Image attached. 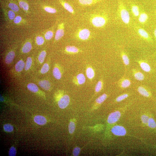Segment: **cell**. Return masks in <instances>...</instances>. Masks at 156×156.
Returning <instances> with one entry per match:
<instances>
[{"instance_id": "6da1fadb", "label": "cell", "mask_w": 156, "mask_h": 156, "mask_svg": "<svg viewBox=\"0 0 156 156\" xmlns=\"http://www.w3.org/2000/svg\"><path fill=\"white\" fill-rule=\"evenodd\" d=\"M118 12L122 22L126 25H129L130 22L129 13L123 2L121 1L119 2Z\"/></svg>"}, {"instance_id": "7a4b0ae2", "label": "cell", "mask_w": 156, "mask_h": 156, "mask_svg": "<svg viewBox=\"0 0 156 156\" xmlns=\"http://www.w3.org/2000/svg\"><path fill=\"white\" fill-rule=\"evenodd\" d=\"M92 22L95 27H102L106 24V20L103 17L98 16L95 17L92 19Z\"/></svg>"}, {"instance_id": "3957f363", "label": "cell", "mask_w": 156, "mask_h": 156, "mask_svg": "<svg viewBox=\"0 0 156 156\" xmlns=\"http://www.w3.org/2000/svg\"><path fill=\"white\" fill-rule=\"evenodd\" d=\"M137 32L141 38L148 41H151V38L149 33L145 30L140 27H136Z\"/></svg>"}, {"instance_id": "277c9868", "label": "cell", "mask_w": 156, "mask_h": 156, "mask_svg": "<svg viewBox=\"0 0 156 156\" xmlns=\"http://www.w3.org/2000/svg\"><path fill=\"white\" fill-rule=\"evenodd\" d=\"M111 132L115 135L118 136L125 135L126 133L125 128L119 125L115 126L113 127L111 129Z\"/></svg>"}, {"instance_id": "5b68a950", "label": "cell", "mask_w": 156, "mask_h": 156, "mask_svg": "<svg viewBox=\"0 0 156 156\" xmlns=\"http://www.w3.org/2000/svg\"><path fill=\"white\" fill-rule=\"evenodd\" d=\"M70 98L69 96L65 95L62 97L58 102L59 107L61 109H64L69 105Z\"/></svg>"}, {"instance_id": "8992f818", "label": "cell", "mask_w": 156, "mask_h": 156, "mask_svg": "<svg viewBox=\"0 0 156 156\" xmlns=\"http://www.w3.org/2000/svg\"><path fill=\"white\" fill-rule=\"evenodd\" d=\"M121 115V113L119 111H117L111 113L108 117V123L112 124L116 122L120 118Z\"/></svg>"}, {"instance_id": "52a82bcc", "label": "cell", "mask_w": 156, "mask_h": 156, "mask_svg": "<svg viewBox=\"0 0 156 156\" xmlns=\"http://www.w3.org/2000/svg\"><path fill=\"white\" fill-rule=\"evenodd\" d=\"M90 35V31L89 30L84 29L81 30L79 33L78 36L80 39L86 40L88 39Z\"/></svg>"}, {"instance_id": "ba28073f", "label": "cell", "mask_w": 156, "mask_h": 156, "mask_svg": "<svg viewBox=\"0 0 156 156\" xmlns=\"http://www.w3.org/2000/svg\"><path fill=\"white\" fill-rule=\"evenodd\" d=\"M34 121L38 125H44L47 123V120L44 116L37 115L34 117Z\"/></svg>"}, {"instance_id": "9c48e42d", "label": "cell", "mask_w": 156, "mask_h": 156, "mask_svg": "<svg viewBox=\"0 0 156 156\" xmlns=\"http://www.w3.org/2000/svg\"><path fill=\"white\" fill-rule=\"evenodd\" d=\"M149 18L148 16L146 13L143 11L140 13L138 16V20L139 22L141 24H144L146 23Z\"/></svg>"}, {"instance_id": "30bf717a", "label": "cell", "mask_w": 156, "mask_h": 156, "mask_svg": "<svg viewBox=\"0 0 156 156\" xmlns=\"http://www.w3.org/2000/svg\"><path fill=\"white\" fill-rule=\"evenodd\" d=\"M15 56V54L13 51H11L8 52L6 55L5 59L6 63L7 64L11 63L13 61Z\"/></svg>"}, {"instance_id": "8fae6325", "label": "cell", "mask_w": 156, "mask_h": 156, "mask_svg": "<svg viewBox=\"0 0 156 156\" xmlns=\"http://www.w3.org/2000/svg\"><path fill=\"white\" fill-rule=\"evenodd\" d=\"M38 84L42 88L46 90H48L51 87L50 82L47 80L40 81L38 83Z\"/></svg>"}, {"instance_id": "7c38bea8", "label": "cell", "mask_w": 156, "mask_h": 156, "mask_svg": "<svg viewBox=\"0 0 156 156\" xmlns=\"http://www.w3.org/2000/svg\"><path fill=\"white\" fill-rule=\"evenodd\" d=\"M131 11L134 17H138L140 14V10L138 6L135 4H132L131 5Z\"/></svg>"}, {"instance_id": "4fadbf2b", "label": "cell", "mask_w": 156, "mask_h": 156, "mask_svg": "<svg viewBox=\"0 0 156 156\" xmlns=\"http://www.w3.org/2000/svg\"><path fill=\"white\" fill-rule=\"evenodd\" d=\"M25 67L24 62L22 60L19 61L16 63L15 66V69L17 72H20L22 71Z\"/></svg>"}, {"instance_id": "5bb4252c", "label": "cell", "mask_w": 156, "mask_h": 156, "mask_svg": "<svg viewBox=\"0 0 156 156\" xmlns=\"http://www.w3.org/2000/svg\"><path fill=\"white\" fill-rule=\"evenodd\" d=\"M32 45L30 42H26L23 47L22 50L23 53H26L29 52L31 50Z\"/></svg>"}, {"instance_id": "9a60e30c", "label": "cell", "mask_w": 156, "mask_h": 156, "mask_svg": "<svg viewBox=\"0 0 156 156\" xmlns=\"http://www.w3.org/2000/svg\"><path fill=\"white\" fill-rule=\"evenodd\" d=\"M64 35V31L62 29H59L57 30L55 36V39L58 40L62 37Z\"/></svg>"}, {"instance_id": "2e32d148", "label": "cell", "mask_w": 156, "mask_h": 156, "mask_svg": "<svg viewBox=\"0 0 156 156\" xmlns=\"http://www.w3.org/2000/svg\"><path fill=\"white\" fill-rule=\"evenodd\" d=\"M27 88L29 91L34 93L37 92L39 90L37 85L33 83L28 84Z\"/></svg>"}, {"instance_id": "e0dca14e", "label": "cell", "mask_w": 156, "mask_h": 156, "mask_svg": "<svg viewBox=\"0 0 156 156\" xmlns=\"http://www.w3.org/2000/svg\"><path fill=\"white\" fill-rule=\"evenodd\" d=\"M53 76L57 79L59 80L61 78V73L58 68L55 67L54 68L53 70Z\"/></svg>"}, {"instance_id": "ac0fdd59", "label": "cell", "mask_w": 156, "mask_h": 156, "mask_svg": "<svg viewBox=\"0 0 156 156\" xmlns=\"http://www.w3.org/2000/svg\"><path fill=\"white\" fill-rule=\"evenodd\" d=\"M138 91L139 92L144 96L148 97L150 96V94L144 87H139Z\"/></svg>"}, {"instance_id": "d6986e66", "label": "cell", "mask_w": 156, "mask_h": 156, "mask_svg": "<svg viewBox=\"0 0 156 156\" xmlns=\"http://www.w3.org/2000/svg\"><path fill=\"white\" fill-rule=\"evenodd\" d=\"M140 64V67L144 71L149 72L150 71L151 68L148 64L144 62H141Z\"/></svg>"}, {"instance_id": "ffe728a7", "label": "cell", "mask_w": 156, "mask_h": 156, "mask_svg": "<svg viewBox=\"0 0 156 156\" xmlns=\"http://www.w3.org/2000/svg\"><path fill=\"white\" fill-rule=\"evenodd\" d=\"M77 79L79 84H82L85 83L86 81L85 77L82 74H80L77 76Z\"/></svg>"}, {"instance_id": "44dd1931", "label": "cell", "mask_w": 156, "mask_h": 156, "mask_svg": "<svg viewBox=\"0 0 156 156\" xmlns=\"http://www.w3.org/2000/svg\"><path fill=\"white\" fill-rule=\"evenodd\" d=\"M134 76L137 80L142 81L144 79V75L139 72H135L134 73Z\"/></svg>"}, {"instance_id": "7402d4cb", "label": "cell", "mask_w": 156, "mask_h": 156, "mask_svg": "<svg viewBox=\"0 0 156 156\" xmlns=\"http://www.w3.org/2000/svg\"><path fill=\"white\" fill-rule=\"evenodd\" d=\"M86 74L87 77L90 79L93 78L95 75L93 70L91 67L87 68L86 70Z\"/></svg>"}, {"instance_id": "603a6c76", "label": "cell", "mask_w": 156, "mask_h": 156, "mask_svg": "<svg viewBox=\"0 0 156 156\" xmlns=\"http://www.w3.org/2000/svg\"><path fill=\"white\" fill-rule=\"evenodd\" d=\"M99 0H79V2L81 4L85 5H89L99 1Z\"/></svg>"}, {"instance_id": "cb8c5ba5", "label": "cell", "mask_w": 156, "mask_h": 156, "mask_svg": "<svg viewBox=\"0 0 156 156\" xmlns=\"http://www.w3.org/2000/svg\"><path fill=\"white\" fill-rule=\"evenodd\" d=\"M66 50L67 52L76 53L79 52V49L74 46H68L66 47Z\"/></svg>"}, {"instance_id": "d4e9b609", "label": "cell", "mask_w": 156, "mask_h": 156, "mask_svg": "<svg viewBox=\"0 0 156 156\" xmlns=\"http://www.w3.org/2000/svg\"><path fill=\"white\" fill-rule=\"evenodd\" d=\"M46 53L45 51H42L38 56V60L40 63H42L44 61L46 56Z\"/></svg>"}, {"instance_id": "484cf974", "label": "cell", "mask_w": 156, "mask_h": 156, "mask_svg": "<svg viewBox=\"0 0 156 156\" xmlns=\"http://www.w3.org/2000/svg\"><path fill=\"white\" fill-rule=\"evenodd\" d=\"M32 63V58L30 57H28L25 65V70L27 71L31 67Z\"/></svg>"}, {"instance_id": "4316f807", "label": "cell", "mask_w": 156, "mask_h": 156, "mask_svg": "<svg viewBox=\"0 0 156 156\" xmlns=\"http://www.w3.org/2000/svg\"><path fill=\"white\" fill-rule=\"evenodd\" d=\"M121 55L124 64L126 65H129L130 63V61L127 55L123 52H122Z\"/></svg>"}, {"instance_id": "83f0119b", "label": "cell", "mask_w": 156, "mask_h": 156, "mask_svg": "<svg viewBox=\"0 0 156 156\" xmlns=\"http://www.w3.org/2000/svg\"><path fill=\"white\" fill-rule=\"evenodd\" d=\"M19 6L21 8H23L25 11H27L29 9V5L26 2L20 1L19 3Z\"/></svg>"}, {"instance_id": "f1b7e54d", "label": "cell", "mask_w": 156, "mask_h": 156, "mask_svg": "<svg viewBox=\"0 0 156 156\" xmlns=\"http://www.w3.org/2000/svg\"><path fill=\"white\" fill-rule=\"evenodd\" d=\"M63 5L64 7L65 8V9L67 10L70 13H74V10L72 6H70L69 4H68L67 3H63Z\"/></svg>"}, {"instance_id": "f546056e", "label": "cell", "mask_w": 156, "mask_h": 156, "mask_svg": "<svg viewBox=\"0 0 156 156\" xmlns=\"http://www.w3.org/2000/svg\"><path fill=\"white\" fill-rule=\"evenodd\" d=\"M131 84V82L130 81L127 79H125L121 83V87L123 88H126L129 87Z\"/></svg>"}, {"instance_id": "4dcf8cb0", "label": "cell", "mask_w": 156, "mask_h": 156, "mask_svg": "<svg viewBox=\"0 0 156 156\" xmlns=\"http://www.w3.org/2000/svg\"><path fill=\"white\" fill-rule=\"evenodd\" d=\"M149 127L151 129H155L156 127V123L154 119L152 118L149 119L148 122Z\"/></svg>"}, {"instance_id": "1f68e13d", "label": "cell", "mask_w": 156, "mask_h": 156, "mask_svg": "<svg viewBox=\"0 0 156 156\" xmlns=\"http://www.w3.org/2000/svg\"><path fill=\"white\" fill-rule=\"evenodd\" d=\"M107 96L105 94H103L96 100V101L97 103L100 104L106 100Z\"/></svg>"}, {"instance_id": "d6a6232c", "label": "cell", "mask_w": 156, "mask_h": 156, "mask_svg": "<svg viewBox=\"0 0 156 156\" xmlns=\"http://www.w3.org/2000/svg\"><path fill=\"white\" fill-rule=\"evenodd\" d=\"M50 69V67L47 63L45 64L40 70V73L42 74H45L48 72Z\"/></svg>"}, {"instance_id": "836d02e7", "label": "cell", "mask_w": 156, "mask_h": 156, "mask_svg": "<svg viewBox=\"0 0 156 156\" xmlns=\"http://www.w3.org/2000/svg\"><path fill=\"white\" fill-rule=\"evenodd\" d=\"M4 129L6 132H11L13 131V127L10 124H6L4 126Z\"/></svg>"}, {"instance_id": "e575fe53", "label": "cell", "mask_w": 156, "mask_h": 156, "mask_svg": "<svg viewBox=\"0 0 156 156\" xmlns=\"http://www.w3.org/2000/svg\"><path fill=\"white\" fill-rule=\"evenodd\" d=\"M8 6L14 12H18L19 10L18 6L15 4L10 3L8 5Z\"/></svg>"}, {"instance_id": "d590c367", "label": "cell", "mask_w": 156, "mask_h": 156, "mask_svg": "<svg viewBox=\"0 0 156 156\" xmlns=\"http://www.w3.org/2000/svg\"><path fill=\"white\" fill-rule=\"evenodd\" d=\"M75 125L73 122H70L69 125V133H73L75 130Z\"/></svg>"}, {"instance_id": "8d00e7d4", "label": "cell", "mask_w": 156, "mask_h": 156, "mask_svg": "<svg viewBox=\"0 0 156 156\" xmlns=\"http://www.w3.org/2000/svg\"><path fill=\"white\" fill-rule=\"evenodd\" d=\"M36 41L38 45H41L44 43V39L41 36H38L36 38Z\"/></svg>"}, {"instance_id": "74e56055", "label": "cell", "mask_w": 156, "mask_h": 156, "mask_svg": "<svg viewBox=\"0 0 156 156\" xmlns=\"http://www.w3.org/2000/svg\"><path fill=\"white\" fill-rule=\"evenodd\" d=\"M53 36V32L51 31H49L47 32L45 34V37L47 40H50L52 38Z\"/></svg>"}, {"instance_id": "f35d334b", "label": "cell", "mask_w": 156, "mask_h": 156, "mask_svg": "<svg viewBox=\"0 0 156 156\" xmlns=\"http://www.w3.org/2000/svg\"><path fill=\"white\" fill-rule=\"evenodd\" d=\"M102 81H99L98 82L95 88V91L97 92H99L102 88Z\"/></svg>"}, {"instance_id": "ab89813d", "label": "cell", "mask_w": 156, "mask_h": 156, "mask_svg": "<svg viewBox=\"0 0 156 156\" xmlns=\"http://www.w3.org/2000/svg\"><path fill=\"white\" fill-rule=\"evenodd\" d=\"M44 9L45 11L51 13H55L56 12V10L54 8L48 7H45Z\"/></svg>"}, {"instance_id": "60d3db41", "label": "cell", "mask_w": 156, "mask_h": 156, "mask_svg": "<svg viewBox=\"0 0 156 156\" xmlns=\"http://www.w3.org/2000/svg\"><path fill=\"white\" fill-rule=\"evenodd\" d=\"M16 154V150L15 148L13 147H12L10 149L9 155L10 156H15Z\"/></svg>"}, {"instance_id": "b9f144b4", "label": "cell", "mask_w": 156, "mask_h": 156, "mask_svg": "<svg viewBox=\"0 0 156 156\" xmlns=\"http://www.w3.org/2000/svg\"><path fill=\"white\" fill-rule=\"evenodd\" d=\"M13 11L12 10H9L8 12V18L10 20H13L15 18V14Z\"/></svg>"}, {"instance_id": "7bdbcfd3", "label": "cell", "mask_w": 156, "mask_h": 156, "mask_svg": "<svg viewBox=\"0 0 156 156\" xmlns=\"http://www.w3.org/2000/svg\"><path fill=\"white\" fill-rule=\"evenodd\" d=\"M128 97V95L127 94H124L121 95L117 98V101L118 102H120L122 101V100L125 99Z\"/></svg>"}, {"instance_id": "ee69618b", "label": "cell", "mask_w": 156, "mask_h": 156, "mask_svg": "<svg viewBox=\"0 0 156 156\" xmlns=\"http://www.w3.org/2000/svg\"><path fill=\"white\" fill-rule=\"evenodd\" d=\"M80 147H77L75 148L73 151V155L74 156H78L80 152Z\"/></svg>"}, {"instance_id": "f6af8a7d", "label": "cell", "mask_w": 156, "mask_h": 156, "mask_svg": "<svg viewBox=\"0 0 156 156\" xmlns=\"http://www.w3.org/2000/svg\"><path fill=\"white\" fill-rule=\"evenodd\" d=\"M141 119L143 123L146 124L148 123L149 118L147 115H144L141 117Z\"/></svg>"}, {"instance_id": "bcb514c9", "label": "cell", "mask_w": 156, "mask_h": 156, "mask_svg": "<svg viewBox=\"0 0 156 156\" xmlns=\"http://www.w3.org/2000/svg\"><path fill=\"white\" fill-rule=\"evenodd\" d=\"M22 20V18L20 16H17L16 18H15L14 20V23L16 24H18L20 23L21 21Z\"/></svg>"}, {"instance_id": "7dc6e473", "label": "cell", "mask_w": 156, "mask_h": 156, "mask_svg": "<svg viewBox=\"0 0 156 156\" xmlns=\"http://www.w3.org/2000/svg\"><path fill=\"white\" fill-rule=\"evenodd\" d=\"M154 34L155 37L156 39V28L155 29L154 31Z\"/></svg>"}]
</instances>
